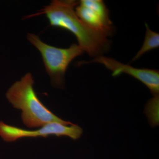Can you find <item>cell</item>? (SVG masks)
I'll return each mask as SVG.
<instances>
[{
	"instance_id": "1",
	"label": "cell",
	"mask_w": 159,
	"mask_h": 159,
	"mask_svg": "<svg viewBox=\"0 0 159 159\" xmlns=\"http://www.w3.org/2000/svg\"><path fill=\"white\" fill-rule=\"evenodd\" d=\"M79 3L74 0H54L37 13L25 18L45 15L51 26L65 29L74 34L84 52L95 58L102 56L110 48L108 36L89 29L80 19L74 9Z\"/></svg>"
},
{
	"instance_id": "2",
	"label": "cell",
	"mask_w": 159,
	"mask_h": 159,
	"mask_svg": "<svg viewBox=\"0 0 159 159\" xmlns=\"http://www.w3.org/2000/svg\"><path fill=\"white\" fill-rule=\"evenodd\" d=\"M34 83L32 74L27 73L15 82L6 94V98L13 107L21 110L24 124L29 128L41 127L53 122L72 125V122L54 115L41 102L34 92Z\"/></svg>"
},
{
	"instance_id": "3",
	"label": "cell",
	"mask_w": 159,
	"mask_h": 159,
	"mask_svg": "<svg viewBox=\"0 0 159 159\" xmlns=\"http://www.w3.org/2000/svg\"><path fill=\"white\" fill-rule=\"evenodd\" d=\"M28 39L41 54L46 72L54 87H62L66 71L76 57L84 53L78 44H73L67 48H60L43 42L38 36L28 34Z\"/></svg>"
},
{
	"instance_id": "4",
	"label": "cell",
	"mask_w": 159,
	"mask_h": 159,
	"mask_svg": "<svg viewBox=\"0 0 159 159\" xmlns=\"http://www.w3.org/2000/svg\"><path fill=\"white\" fill-rule=\"evenodd\" d=\"M82 133V129L79 125L74 124L66 125L53 122L46 124L39 129L27 130L7 125L2 121H0V136L7 142H14L21 138H47L50 135L57 137L64 136L75 140L79 139Z\"/></svg>"
},
{
	"instance_id": "5",
	"label": "cell",
	"mask_w": 159,
	"mask_h": 159,
	"mask_svg": "<svg viewBox=\"0 0 159 159\" xmlns=\"http://www.w3.org/2000/svg\"><path fill=\"white\" fill-rule=\"evenodd\" d=\"M75 9L77 16L89 29L108 36L112 34V23L103 1L81 0Z\"/></svg>"
},
{
	"instance_id": "6",
	"label": "cell",
	"mask_w": 159,
	"mask_h": 159,
	"mask_svg": "<svg viewBox=\"0 0 159 159\" xmlns=\"http://www.w3.org/2000/svg\"><path fill=\"white\" fill-rule=\"evenodd\" d=\"M89 62L102 64L112 72V76L113 77L122 74H128L146 85L153 96L159 95V72L158 70L137 68L122 63L114 58L102 55L95 57Z\"/></svg>"
},
{
	"instance_id": "7",
	"label": "cell",
	"mask_w": 159,
	"mask_h": 159,
	"mask_svg": "<svg viewBox=\"0 0 159 159\" xmlns=\"http://www.w3.org/2000/svg\"><path fill=\"white\" fill-rule=\"evenodd\" d=\"M146 27V32L145 39L142 48L138 51L132 61H134L139 59L145 53L153 49L157 48L159 47V34L151 30L146 23L145 24Z\"/></svg>"
},
{
	"instance_id": "8",
	"label": "cell",
	"mask_w": 159,
	"mask_h": 159,
	"mask_svg": "<svg viewBox=\"0 0 159 159\" xmlns=\"http://www.w3.org/2000/svg\"><path fill=\"white\" fill-rule=\"evenodd\" d=\"M159 95L153 96L145 107V113L151 126L155 127L159 125Z\"/></svg>"
}]
</instances>
